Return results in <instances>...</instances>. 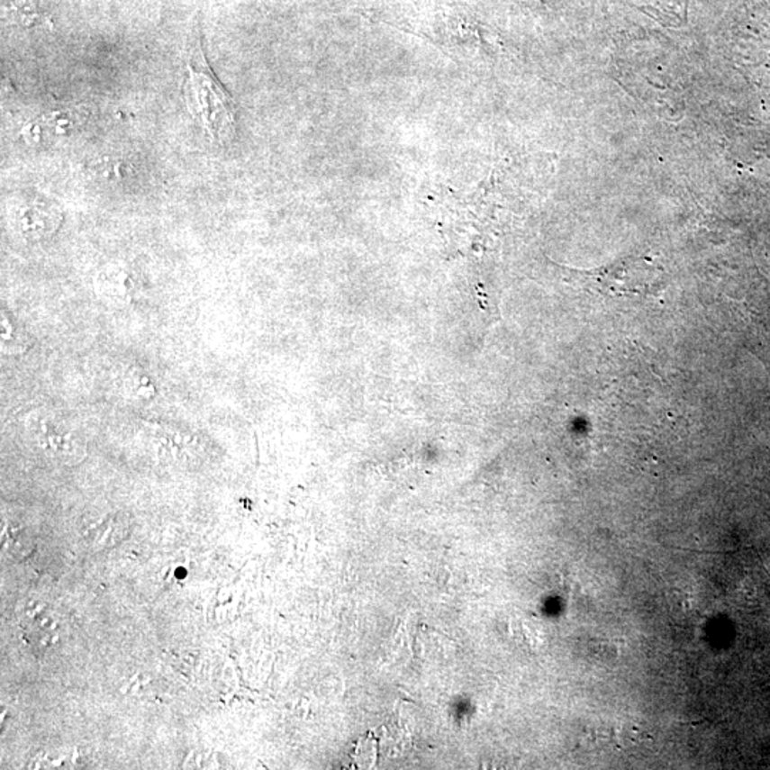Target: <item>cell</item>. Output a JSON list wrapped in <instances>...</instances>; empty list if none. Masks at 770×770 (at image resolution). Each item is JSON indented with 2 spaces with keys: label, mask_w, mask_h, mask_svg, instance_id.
Listing matches in <instances>:
<instances>
[{
  "label": "cell",
  "mask_w": 770,
  "mask_h": 770,
  "mask_svg": "<svg viewBox=\"0 0 770 770\" xmlns=\"http://www.w3.org/2000/svg\"><path fill=\"white\" fill-rule=\"evenodd\" d=\"M186 83L187 107L202 123L213 140L224 139L234 120L233 103L210 70L202 50L187 63Z\"/></svg>",
  "instance_id": "6da1fadb"
},
{
  "label": "cell",
  "mask_w": 770,
  "mask_h": 770,
  "mask_svg": "<svg viewBox=\"0 0 770 770\" xmlns=\"http://www.w3.org/2000/svg\"><path fill=\"white\" fill-rule=\"evenodd\" d=\"M19 625L29 647L41 654L60 649L68 639V627L65 618L45 601H32L24 605Z\"/></svg>",
  "instance_id": "7a4b0ae2"
},
{
  "label": "cell",
  "mask_w": 770,
  "mask_h": 770,
  "mask_svg": "<svg viewBox=\"0 0 770 770\" xmlns=\"http://www.w3.org/2000/svg\"><path fill=\"white\" fill-rule=\"evenodd\" d=\"M31 422L32 434L38 441L39 448L53 458L73 464L85 456V444L66 421L50 415H38L32 418Z\"/></svg>",
  "instance_id": "3957f363"
},
{
  "label": "cell",
  "mask_w": 770,
  "mask_h": 770,
  "mask_svg": "<svg viewBox=\"0 0 770 770\" xmlns=\"http://www.w3.org/2000/svg\"><path fill=\"white\" fill-rule=\"evenodd\" d=\"M126 530V522L119 513H106L83 527V538L92 547L109 548L119 544Z\"/></svg>",
  "instance_id": "277c9868"
},
{
  "label": "cell",
  "mask_w": 770,
  "mask_h": 770,
  "mask_svg": "<svg viewBox=\"0 0 770 770\" xmlns=\"http://www.w3.org/2000/svg\"><path fill=\"white\" fill-rule=\"evenodd\" d=\"M2 547L14 558L23 559L34 551V539L26 525L17 521L2 520Z\"/></svg>",
  "instance_id": "5b68a950"
}]
</instances>
